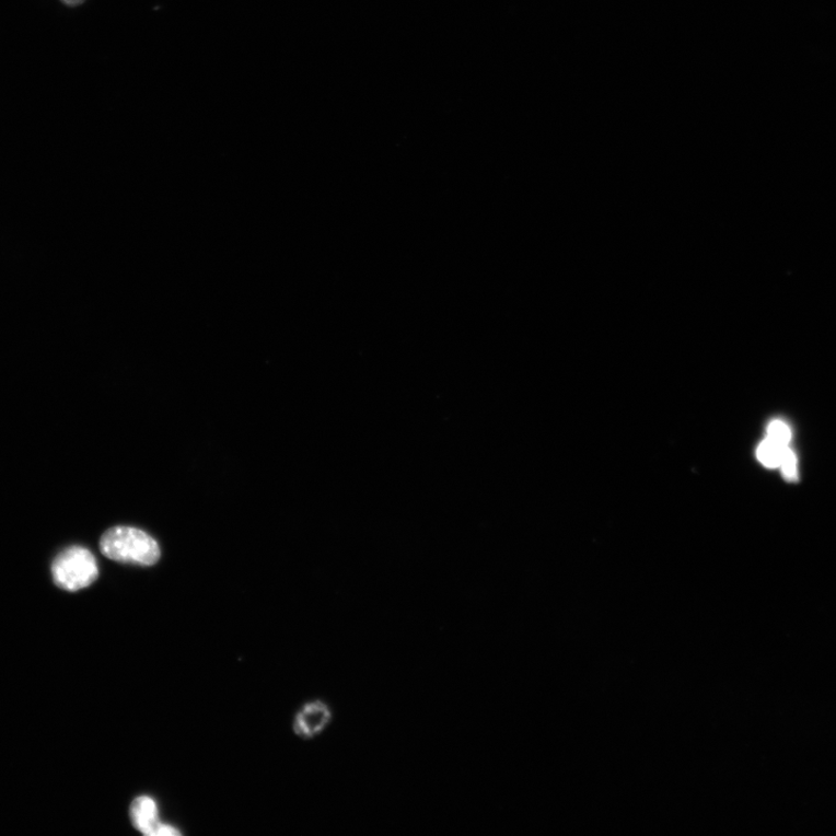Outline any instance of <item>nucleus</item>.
I'll return each mask as SVG.
<instances>
[{"mask_svg": "<svg viewBox=\"0 0 836 836\" xmlns=\"http://www.w3.org/2000/svg\"><path fill=\"white\" fill-rule=\"evenodd\" d=\"M68 7H79L85 2V0H62Z\"/></svg>", "mask_w": 836, "mask_h": 836, "instance_id": "8", "label": "nucleus"}, {"mask_svg": "<svg viewBox=\"0 0 836 836\" xmlns=\"http://www.w3.org/2000/svg\"><path fill=\"white\" fill-rule=\"evenodd\" d=\"M129 820L139 833L146 836H155L161 821L160 805L154 797L140 794L129 806Z\"/></svg>", "mask_w": 836, "mask_h": 836, "instance_id": "4", "label": "nucleus"}, {"mask_svg": "<svg viewBox=\"0 0 836 836\" xmlns=\"http://www.w3.org/2000/svg\"><path fill=\"white\" fill-rule=\"evenodd\" d=\"M783 478L788 483H797L800 479V473H798V458L794 451L790 448L787 449L782 462L780 464Z\"/></svg>", "mask_w": 836, "mask_h": 836, "instance_id": "7", "label": "nucleus"}, {"mask_svg": "<svg viewBox=\"0 0 836 836\" xmlns=\"http://www.w3.org/2000/svg\"><path fill=\"white\" fill-rule=\"evenodd\" d=\"M766 437L777 443L790 445L792 441V430L787 422L782 420H774L767 428Z\"/></svg>", "mask_w": 836, "mask_h": 836, "instance_id": "6", "label": "nucleus"}, {"mask_svg": "<svg viewBox=\"0 0 836 836\" xmlns=\"http://www.w3.org/2000/svg\"><path fill=\"white\" fill-rule=\"evenodd\" d=\"M51 573L57 587L67 592H79L98 579L100 569L89 549L73 546L56 557Z\"/></svg>", "mask_w": 836, "mask_h": 836, "instance_id": "2", "label": "nucleus"}, {"mask_svg": "<svg viewBox=\"0 0 836 836\" xmlns=\"http://www.w3.org/2000/svg\"><path fill=\"white\" fill-rule=\"evenodd\" d=\"M334 719V712L325 700L315 699L306 703L295 713L293 731L297 736L311 740L325 732Z\"/></svg>", "mask_w": 836, "mask_h": 836, "instance_id": "3", "label": "nucleus"}, {"mask_svg": "<svg viewBox=\"0 0 836 836\" xmlns=\"http://www.w3.org/2000/svg\"><path fill=\"white\" fill-rule=\"evenodd\" d=\"M102 554L111 560L141 566H153L161 558L158 542L147 532L116 526L105 532L101 541Z\"/></svg>", "mask_w": 836, "mask_h": 836, "instance_id": "1", "label": "nucleus"}, {"mask_svg": "<svg viewBox=\"0 0 836 836\" xmlns=\"http://www.w3.org/2000/svg\"><path fill=\"white\" fill-rule=\"evenodd\" d=\"M788 448L790 445L777 443L766 437L756 450V457L765 467L778 468Z\"/></svg>", "mask_w": 836, "mask_h": 836, "instance_id": "5", "label": "nucleus"}]
</instances>
